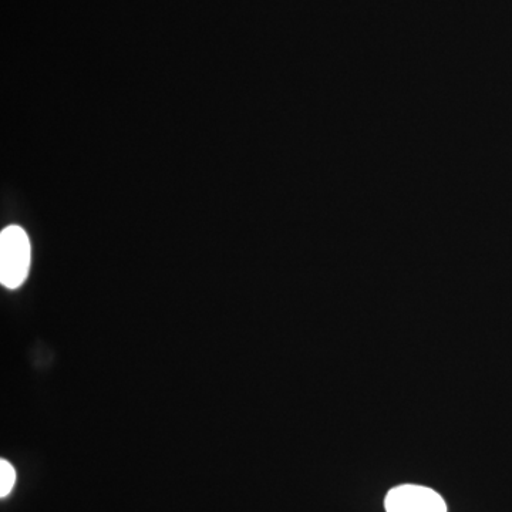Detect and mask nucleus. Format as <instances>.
I'll list each match as a JSON object with an SVG mask.
<instances>
[{"mask_svg":"<svg viewBox=\"0 0 512 512\" xmlns=\"http://www.w3.org/2000/svg\"><path fill=\"white\" fill-rule=\"evenodd\" d=\"M387 512H447L443 498L431 488L421 485H400L386 497Z\"/></svg>","mask_w":512,"mask_h":512,"instance_id":"obj_2","label":"nucleus"},{"mask_svg":"<svg viewBox=\"0 0 512 512\" xmlns=\"http://www.w3.org/2000/svg\"><path fill=\"white\" fill-rule=\"evenodd\" d=\"M16 483V471L12 464L6 460H0V497L5 498L10 494Z\"/></svg>","mask_w":512,"mask_h":512,"instance_id":"obj_3","label":"nucleus"},{"mask_svg":"<svg viewBox=\"0 0 512 512\" xmlns=\"http://www.w3.org/2000/svg\"><path fill=\"white\" fill-rule=\"evenodd\" d=\"M32 247L25 229L10 225L0 234V282L5 288H19L28 278Z\"/></svg>","mask_w":512,"mask_h":512,"instance_id":"obj_1","label":"nucleus"}]
</instances>
